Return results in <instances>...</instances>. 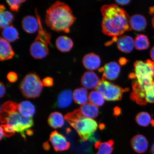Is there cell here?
<instances>
[{"label": "cell", "mask_w": 154, "mask_h": 154, "mask_svg": "<svg viewBox=\"0 0 154 154\" xmlns=\"http://www.w3.org/2000/svg\"><path fill=\"white\" fill-rule=\"evenodd\" d=\"M100 81L97 75L91 71L85 73L81 79L82 85L85 88L89 89L96 88Z\"/></svg>", "instance_id": "cell-11"}, {"label": "cell", "mask_w": 154, "mask_h": 154, "mask_svg": "<svg viewBox=\"0 0 154 154\" xmlns=\"http://www.w3.org/2000/svg\"></svg>", "instance_id": "cell-44"}, {"label": "cell", "mask_w": 154, "mask_h": 154, "mask_svg": "<svg viewBox=\"0 0 154 154\" xmlns=\"http://www.w3.org/2000/svg\"><path fill=\"white\" fill-rule=\"evenodd\" d=\"M15 55L9 42L3 38H0V60L1 61L9 60L13 58Z\"/></svg>", "instance_id": "cell-15"}, {"label": "cell", "mask_w": 154, "mask_h": 154, "mask_svg": "<svg viewBox=\"0 0 154 154\" xmlns=\"http://www.w3.org/2000/svg\"><path fill=\"white\" fill-rule=\"evenodd\" d=\"M2 35L3 38L9 42H14L19 38L18 31L12 25L4 28Z\"/></svg>", "instance_id": "cell-26"}, {"label": "cell", "mask_w": 154, "mask_h": 154, "mask_svg": "<svg viewBox=\"0 0 154 154\" xmlns=\"http://www.w3.org/2000/svg\"><path fill=\"white\" fill-rule=\"evenodd\" d=\"M0 90H1V97H2L5 95L6 92L5 88L3 83L1 82L0 85Z\"/></svg>", "instance_id": "cell-34"}, {"label": "cell", "mask_w": 154, "mask_h": 154, "mask_svg": "<svg viewBox=\"0 0 154 154\" xmlns=\"http://www.w3.org/2000/svg\"><path fill=\"white\" fill-rule=\"evenodd\" d=\"M56 46L57 49L61 52L70 51L73 46L72 39L66 36H61L57 38Z\"/></svg>", "instance_id": "cell-19"}, {"label": "cell", "mask_w": 154, "mask_h": 154, "mask_svg": "<svg viewBox=\"0 0 154 154\" xmlns=\"http://www.w3.org/2000/svg\"><path fill=\"white\" fill-rule=\"evenodd\" d=\"M5 9L4 5H0V26L3 29L9 26L14 19V16L9 11H5Z\"/></svg>", "instance_id": "cell-24"}, {"label": "cell", "mask_w": 154, "mask_h": 154, "mask_svg": "<svg viewBox=\"0 0 154 154\" xmlns=\"http://www.w3.org/2000/svg\"><path fill=\"white\" fill-rule=\"evenodd\" d=\"M73 99L72 91L69 90H65L61 92L59 96L57 105L60 108H66L72 104Z\"/></svg>", "instance_id": "cell-18"}, {"label": "cell", "mask_w": 154, "mask_h": 154, "mask_svg": "<svg viewBox=\"0 0 154 154\" xmlns=\"http://www.w3.org/2000/svg\"><path fill=\"white\" fill-rule=\"evenodd\" d=\"M137 123L140 126L146 127L151 123L152 117L149 113L142 112L138 113L136 118Z\"/></svg>", "instance_id": "cell-29"}, {"label": "cell", "mask_w": 154, "mask_h": 154, "mask_svg": "<svg viewBox=\"0 0 154 154\" xmlns=\"http://www.w3.org/2000/svg\"><path fill=\"white\" fill-rule=\"evenodd\" d=\"M79 110L83 116L90 119L96 118L99 112L97 107L90 103L82 105Z\"/></svg>", "instance_id": "cell-20"}, {"label": "cell", "mask_w": 154, "mask_h": 154, "mask_svg": "<svg viewBox=\"0 0 154 154\" xmlns=\"http://www.w3.org/2000/svg\"><path fill=\"white\" fill-rule=\"evenodd\" d=\"M75 20L70 7L63 2H56L46 11V24L57 32L68 33Z\"/></svg>", "instance_id": "cell-2"}, {"label": "cell", "mask_w": 154, "mask_h": 154, "mask_svg": "<svg viewBox=\"0 0 154 154\" xmlns=\"http://www.w3.org/2000/svg\"><path fill=\"white\" fill-rule=\"evenodd\" d=\"M145 100L146 103H154V83L145 90Z\"/></svg>", "instance_id": "cell-30"}, {"label": "cell", "mask_w": 154, "mask_h": 154, "mask_svg": "<svg viewBox=\"0 0 154 154\" xmlns=\"http://www.w3.org/2000/svg\"><path fill=\"white\" fill-rule=\"evenodd\" d=\"M147 24V20L145 17L141 15L135 14L130 18V25L132 30L141 31L145 29Z\"/></svg>", "instance_id": "cell-17"}, {"label": "cell", "mask_w": 154, "mask_h": 154, "mask_svg": "<svg viewBox=\"0 0 154 154\" xmlns=\"http://www.w3.org/2000/svg\"><path fill=\"white\" fill-rule=\"evenodd\" d=\"M73 99L76 103L82 105L88 103V96L86 88H77L73 92Z\"/></svg>", "instance_id": "cell-23"}, {"label": "cell", "mask_w": 154, "mask_h": 154, "mask_svg": "<svg viewBox=\"0 0 154 154\" xmlns=\"http://www.w3.org/2000/svg\"><path fill=\"white\" fill-rule=\"evenodd\" d=\"M134 66V72L130 76L133 79L132 92L135 94L144 93L154 82L151 65L147 60L145 62L137 61Z\"/></svg>", "instance_id": "cell-4"}, {"label": "cell", "mask_w": 154, "mask_h": 154, "mask_svg": "<svg viewBox=\"0 0 154 154\" xmlns=\"http://www.w3.org/2000/svg\"><path fill=\"white\" fill-rule=\"evenodd\" d=\"M44 85L35 73H30L23 79L19 88L23 95L26 98L38 97L41 94Z\"/></svg>", "instance_id": "cell-7"}, {"label": "cell", "mask_w": 154, "mask_h": 154, "mask_svg": "<svg viewBox=\"0 0 154 154\" xmlns=\"http://www.w3.org/2000/svg\"><path fill=\"white\" fill-rule=\"evenodd\" d=\"M44 85L50 87L53 85V79L51 77H47L43 80Z\"/></svg>", "instance_id": "cell-33"}, {"label": "cell", "mask_w": 154, "mask_h": 154, "mask_svg": "<svg viewBox=\"0 0 154 154\" xmlns=\"http://www.w3.org/2000/svg\"><path fill=\"white\" fill-rule=\"evenodd\" d=\"M18 111L23 116L32 118L35 113V109L34 105L30 101H24L18 105Z\"/></svg>", "instance_id": "cell-21"}, {"label": "cell", "mask_w": 154, "mask_h": 154, "mask_svg": "<svg viewBox=\"0 0 154 154\" xmlns=\"http://www.w3.org/2000/svg\"><path fill=\"white\" fill-rule=\"evenodd\" d=\"M26 2L25 0H11L7 1L11 10L13 11H18L22 4Z\"/></svg>", "instance_id": "cell-31"}, {"label": "cell", "mask_w": 154, "mask_h": 154, "mask_svg": "<svg viewBox=\"0 0 154 154\" xmlns=\"http://www.w3.org/2000/svg\"><path fill=\"white\" fill-rule=\"evenodd\" d=\"M44 146H45V147L44 148L45 149H49V144L48 143H45V145H44Z\"/></svg>", "instance_id": "cell-41"}, {"label": "cell", "mask_w": 154, "mask_h": 154, "mask_svg": "<svg viewBox=\"0 0 154 154\" xmlns=\"http://www.w3.org/2000/svg\"><path fill=\"white\" fill-rule=\"evenodd\" d=\"M35 12L39 24V28L37 37L31 45L30 51L31 55L34 58L40 59L47 57L49 53L48 45H51V35L43 29L36 9Z\"/></svg>", "instance_id": "cell-6"}, {"label": "cell", "mask_w": 154, "mask_h": 154, "mask_svg": "<svg viewBox=\"0 0 154 154\" xmlns=\"http://www.w3.org/2000/svg\"><path fill=\"white\" fill-rule=\"evenodd\" d=\"M151 152L152 154H154V143L153 144L151 148Z\"/></svg>", "instance_id": "cell-39"}, {"label": "cell", "mask_w": 154, "mask_h": 154, "mask_svg": "<svg viewBox=\"0 0 154 154\" xmlns=\"http://www.w3.org/2000/svg\"><path fill=\"white\" fill-rule=\"evenodd\" d=\"M127 89L103 79L100 81L96 88V90L102 94L105 99L109 101L120 100Z\"/></svg>", "instance_id": "cell-8"}, {"label": "cell", "mask_w": 154, "mask_h": 154, "mask_svg": "<svg viewBox=\"0 0 154 154\" xmlns=\"http://www.w3.org/2000/svg\"><path fill=\"white\" fill-rule=\"evenodd\" d=\"M101 11L103 17L102 29L105 35L121 36L125 32L132 30L130 17L126 11L117 5H103Z\"/></svg>", "instance_id": "cell-1"}, {"label": "cell", "mask_w": 154, "mask_h": 154, "mask_svg": "<svg viewBox=\"0 0 154 154\" xmlns=\"http://www.w3.org/2000/svg\"><path fill=\"white\" fill-rule=\"evenodd\" d=\"M150 12L151 13H154V7H152L151 10H150Z\"/></svg>", "instance_id": "cell-40"}, {"label": "cell", "mask_w": 154, "mask_h": 154, "mask_svg": "<svg viewBox=\"0 0 154 154\" xmlns=\"http://www.w3.org/2000/svg\"><path fill=\"white\" fill-rule=\"evenodd\" d=\"M114 141L110 140L106 142L101 141L96 142L95 147L98 150L96 154H111L114 149Z\"/></svg>", "instance_id": "cell-22"}, {"label": "cell", "mask_w": 154, "mask_h": 154, "mask_svg": "<svg viewBox=\"0 0 154 154\" xmlns=\"http://www.w3.org/2000/svg\"><path fill=\"white\" fill-rule=\"evenodd\" d=\"M131 145L137 153H143L148 149V142L145 137L141 134H138L132 138Z\"/></svg>", "instance_id": "cell-12"}, {"label": "cell", "mask_w": 154, "mask_h": 154, "mask_svg": "<svg viewBox=\"0 0 154 154\" xmlns=\"http://www.w3.org/2000/svg\"><path fill=\"white\" fill-rule=\"evenodd\" d=\"M117 44L119 50L125 53L131 52L134 47V40L129 36H120L117 40Z\"/></svg>", "instance_id": "cell-14"}, {"label": "cell", "mask_w": 154, "mask_h": 154, "mask_svg": "<svg viewBox=\"0 0 154 154\" xmlns=\"http://www.w3.org/2000/svg\"><path fill=\"white\" fill-rule=\"evenodd\" d=\"M4 136H5L4 132V131L3 130V128L2 127H1V140H2V139L3 137Z\"/></svg>", "instance_id": "cell-38"}, {"label": "cell", "mask_w": 154, "mask_h": 154, "mask_svg": "<svg viewBox=\"0 0 154 154\" xmlns=\"http://www.w3.org/2000/svg\"><path fill=\"white\" fill-rule=\"evenodd\" d=\"M149 60L150 64L151 66L152 71L153 73V78H154V61Z\"/></svg>", "instance_id": "cell-36"}, {"label": "cell", "mask_w": 154, "mask_h": 154, "mask_svg": "<svg viewBox=\"0 0 154 154\" xmlns=\"http://www.w3.org/2000/svg\"><path fill=\"white\" fill-rule=\"evenodd\" d=\"M151 124L154 127V120L152 121Z\"/></svg>", "instance_id": "cell-43"}, {"label": "cell", "mask_w": 154, "mask_h": 154, "mask_svg": "<svg viewBox=\"0 0 154 154\" xmlns=\"http://www.w3.org/2000/svg\"><path fill=\"white\" fill-rule=\"evenodd\" d=\"M134 47L137 49L142 51L148 49L149 47V42L147 36L140 34L137 35L134 40Z\"/></svg>", "instance_id": "cell-27"}, {"label": "cell", "mask_w": 154, "mask_h": 154, "mask_svg": "<svg viewBox=\"0 0 154 154\" xmlns=\"http://www.w3.org/2000/svg\"><path fill=\"white\" fill-rule=\"evenodd\" d=\"M116 1L119 5H125L128 4L129 3L130 1H129V0L128 1L126 0V1Z\"/></svg>", "instance_id": "cell-35"}, {"label": "cell", "mask_w": 154, "mask_h": 154, "mask_svg": "<svg viewBox=\"0 0 154 154\" xmlns=\"http://www.w3.org/2000/svg\"><path fill=\"white\" fill-rule=\"evenodd\" d=\"M18 104L12 101L5 103L1 107V122L8 125L15 132L19 133L24 138L26 134L31 135L33 131L31 128L33 126L32 118L25 117L18 111Z\"/></svg>", "instance_id": "cell-3"}, {"label": "cell", "mask_w": 154, "mask_h": 154, "mask_svg": "<svg viewBox=\"0 0 154 154\" xmlns=\"http://www.w3.org/2000/svg\"><path fill=\"white\" fill-rule=\"evenodd\" d=\"M48 124L52 128H57L62 127L64 124V118L61 113L53 112L50 115Z\"/></svg>", "instance_id": "cell-25"}, {"label": "cell", "mask_w": 154, "mask_h": 154, "mask_svg": "<svg viewBox=\"0 0 154 154\" xmlns=\"http://www.w3.org/2000/svg\"><path fill=\"white\" fill-rule=\"evenodd\" d=\"M50 141L54 149L57 151H62L68 149L70 143L66 138L57 131H54L50 136Z\"/></svg>", "instance_id": "cell-9"}, {"label": "cell", "mask_w": 154, "mask_h": 154, "mask_svg": "<svg viewBox=\"0 0 154 154\" xmlns=\"http://www.w3.org/2000/svg\"><path fill=\"white\" fill-rule=\"evenodd\" d=\"M105 98L102 94L97 91H92L88 96V100L90 103L96 106H100L105 103Z\"/></svg>", "instance_id": "cell-28"}, {"label": "cell", "mask_w": 154, "mask_h": 154, "mask_svg": "<svg viewBox=\"0 0 154 154\" xmlns=\"http://www.w3.org/2000/svg\"><path fill=\"white\" fill-rule=\"evenodd\" d=\"M101 60L99 56L91 53L87 54L84 57L82 63L87 70L92 71L96 70L100 66Z\"/></svg>", "instance_id": "cell-13"}, {"label": "cell", "mask_w": 154, "mask_h": 154, "mask_svg": "<svg viewBox=\"0 0 154 154\" xmlns=\"http://www.w3.org/2000/svg\"><path fill=\"white\" fill-rule=\"evenodd\" d=\"M7 78L9 82L13 83L16 82L18 79V76L16 73L11 72L8 74Z\"/></svg>", "instance_id": "cell-32"}, {"label": "cell", "mask_w": 154, "mask_h": 154, "mask_svg": "<svg viewBox=\"0 0 154 154\" xmlns=\"http://www.w3.org/2000/svg\"><path fill=\"white\" fill-rule=\"evenodd\" d=\"M65 119L76 130L82 141L89 140L97 128V122L83 116L79 109L68 113Z\"/></svg>", "instance_id": "cell-5"}, {"label": "cell", "mask_w": 154, "mask_h": 154, "mask_svg": "<svg viewBox=\"0 0 154 154\" xmlns=\"http://www.w3.org/2000/svg\"><path fill=\"white\" fill-rule=\"evenodd\" d=\"M120 70V65L115 62L107 63L100 69V72H103L102 79L106 80H115L118 77Z\"/></svg>", "instance_id": "cell-10"}, {"label": "cell", "mask_w": 154, "mask_h": 154, "mask_svg": "<svg viewBox=\"0 0 154 154\" xmlns=\"http://www.w3.org/2000/svg\"><path fill=\"white\" fill-rule=\"evenodd\" d=\"M152 25L153 27L154 28V15L152 19Z\"/></svg>", "instance_id": "cell-42"}, {"label": "cell", "mask_w": 154, "mask_h": 154, "mask_svg": "<svg viewBox=\"0 0 154 154\" xmlns=\"http://www.w3.org/2000/svg\"><path fill=\"white\" fill-rule=\"evenodd\" d=\"M22 24L23 29L28 33H33L38 30L39 28L38 19L30 15L25 17Z\"/></svg>", "instance_id": "cell-16"}, {"label": "cell", "mask_w": 154, "mask_h": 154, "mask_svg": "<svg viewBox=\"0 0 154 154\" xmlns=\"http://www.w3.org/2000/svg\"><path fill=\"white\" fill-rule=\"evenodd\" d=\"M150 56L152 60L154 62V47L152 48L150 51Z\"/></svg>", "instance_id": "cell-37"}]
</instances>
